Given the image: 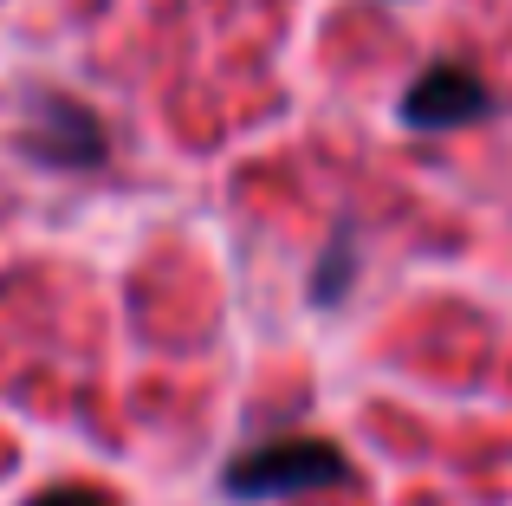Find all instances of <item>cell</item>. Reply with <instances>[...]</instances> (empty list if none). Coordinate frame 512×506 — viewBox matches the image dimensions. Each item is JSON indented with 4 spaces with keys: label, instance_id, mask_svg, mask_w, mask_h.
Masks as SVG:
<instances>
[{
    "label": "cell",
    "instance_id": "obj_1",
    "mask_svg": "<svg viewBox=\"0 0 512 506\" xmlns=\"http://www.w3.org/2000/svg\"><path fill=\"white\" fill-rule=\"evenodd\" d=\"M357 468L331 435H273V442L240 448L221 468V494L227 500H299V494H325V487H350Z\"/></svg>",
    "mask_w": 512,
    "mask_h": 506
},
{
    "label": "cell",
    "instance_id": "obj_2",
    "mask_svg": "<svg viewBox=\"0 0 512 506\" xmlns=\"http://www.w3.org/2000/svg\"><path fill=\"white\" fill-rule=\"evenodd\" d=\"M493 111H500V98H493V85L467 59H435L396 98V117L409 130H422V137H448V130H467V124H480V117H493Z\"/></svg>",
    "mask_w": 512,
    "mask_h": 506
},
{
    "label": "cell",
    "instance_id": "obj_3",
    "mask_svg": "<svg viewBox=\"0 0 512 506\" xmlns=\"http://www.w3.org/2000/svg\"><path fill=\"white\" fill-rule=\"evenodd\" d=\"M20 150L46 169H98L104 163V124L85 111L78 98H59V91H39L33 98V117L20 130Z\"/></svg>",
    "mask_w": 512,
    "mask_h": 506
},
{
    "label": "cell",
    "instance_id": "obj_4",
    "mask_svg": "<svg viewBox=\"0 0 512 506\" xmlns=\"http://www.w3.org/2000/svg\"><path fill=\"white\" fill-rule=\"evenodd\" d=\"M350 273H357V241H350V228L331 234V253L318 260V279H312V299L318 305H338L350 292Z\"/></svg>",
    "mask_w": 512,
    "mask_h": 506
},
{
    "label": "cell",
    "instance_id": "obj_5",
    "mask_svg": "<svg viewBox=\"0 0 512 506\" xmlns=\"http://www.w3.org/2000/svg\"><path fill=\"white\" fill-rule=\"evenodd\" d=\"M26 506H117L104 487H85V481H52L39 494H26Z\"/></svg>",
    "mask_w": 512,
    "mask_h": 506
}]
</instances>
